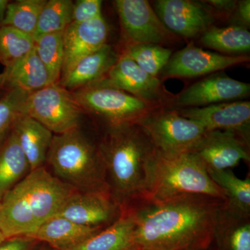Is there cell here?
Masks as SVG:
<instances>
[{
    "mask_svg": "<svg viewBox=\"0 0 250 250\" xmlns=\"http://www.w3.org/2000/svg\"><path fill=\"white\" fill-rule=\"evenodd\" d=\"M31 171L45 165L53 133L30 117L19 115L13 126Z\"/></svg>",
    "mask_w": 250,
    "mask_h": 250,
    "instance_id": "ffe728a7",
    "label": "cell"
},
{
    "mask_svg": "<svg viewBox=\"0 0 250 250\" xmlns=\"http://www.w3.org/2000/svg\"><path fill=\"white\" fill-rule=\"evenodd\" d=\"M71 93L83 112L101 118L107 127L137 124L152 111L163 107L109 87L90 85Z\"/></svg>",
    "mask_w": 250,
    "mask_h": 250,
    "instance_id": "8992f818",
    "label": "cell"
},
{
    "mask_svg": "<svg viewBox=\"0 0 250 250\" xmlns=\"http://www.w3.org/2000/svg\"><path fill=\"white\" fill-rule=\"evenodd\" d=\"M134 231L132 218L122 207L121 216L111 225L76 246L61 250H134Z\"/></svg>",
    "mask_w": 250,
    "mask_h": 250,
    "instance_id": "603a6c76",
    "label": "cell"
},
{
    "mask_svg": "<svg viewBox=\"0 0 250 250\" xmlns=\"http://www.w3.org/2000/svg\"><path fill=\"white\" fill-rule=\"evenodd\" d=\"M101 0H77L73 2L71 23H82L103 16Z\"/></svg>",
    "mask_w": 250,
    "mask_h": 250,
    "instance_id": "d6a6232c",
    "label": "cell"
},
{
    "mask_svg": "<svg viewBox=\"0 0 250 250\" xmlns=\"http://www.w3.org/2000/svg\"><path fill=\"white\" fill-rule=\"evenodd\" d=\"M206 47L223 53L243 54L250 49V33L241 26L219 28L211 26L200 38Z\"/></svg>",
    "mask_w": 250,
    "mask_h": 250,
    "instance_id": "484cf974",
    "label": "cell"
},
{
    "mask_svg": "<svg viewBox=\"0 0 250 250\" xmlns=\"http://www.w3.org/2000/svg\"><path fill=\"white\" fill-rule=\"evenodd\" d=\"M124 46L155 44L163 46L174 42L176 35L161 22L146 0H116Z\"/></svg>",
    "mask_w": 250,
    "mask_h": 250,
    "instance_id": "9c48e42d",
    "label": "cell"
},
{
    "mask_svg": "<svg viewBox=\"0 0 250 250\" xmlns=\"http://www.w3.org/2000/svg\"><path fill=\"white\" fill-rule=\"evenodd\" d=\"M5 240H6V238H5L4 235H3L2 233L0 231V244H1V243H3Z\"/></svg>",
    "mask_w": 250,
    "mask_h": 250,
    "instance_id": "74e56055",
    "label": "cell"
},
{
    "mask_svg": "<svg viewBox=\"0 0 250 250\" xmlns=\"http://www.w3.org/2000/svg\"><path fill=\"white\" fill-rule=\"evenodd\" d=\"M207 2L211 7L213 14L218 13V14H231L236 8L237 3L236 1L230 0H210V1H204Z\"/></svg>",
    "mask_w": 250,
    "mask_h": 250,
    "instance_id": "e575fe53",
    "label": "cell"
},
{
    "mask_svg": "<svg viewBox=\"0 0 250 250\" xmlns=\"http://www.w3.org/2000/svg\"><path fill=\"white\" fill-rule=\"evenodd\" d=\"M137 124L149 135L158 152L168 156L189 152L207 131L177 110L164 107L152 111Z\"/></svg>",
    "mask_w": 250,
    "mask_h": 250,
    "instance_id": "ba28073f",
    "label": "cell"
},
{
    "mask_svg": "<svg viewBox=\"0 0 250 250\" xmlns=\"http://www.w3.org/2000/svg\"><path fill=\"white\" fill-rule=\"evenodd\" d=\"M99 148L113 198L123 207L146 197L157 150L142 126L107 127Z\"/></svg>",
    "mask_w": 250,
    "mask_h": 250,
    "instance_id": "7a4b0ae2",
    "label": "cell"
},
{
    "mask_svg": "<svg viewBox=\"0 0 250 250\" xmlns=\"http://www.w3.org/2000/svg\"><path fill=\"white\" fill-rule=\"evenodd\" d=\"M77 191L45 166L30 171L0 201V231L6 239L30 236Z\"/></svg>",
    "mask_w": 250,
    "mask_h": 250,
    "instance_id": "3957f363",
    "label": "cell"
},
{
    "mask_svg": "<svg viewBox=\"0 0 250 250\" xmlns=\"http://www.w3.org/2000/svg\"><path fill=\"white\" fill-rule=\"evenodd\" d=\"M73 1L49 0L42 8L34 39L44 34L63 32L72 22Z\"/></svg>",
    "mask_w": 250,
    "mask_h": 250,
    "instance_id": "f546056e",
    "label": "cell"
},
{
    "mask_svg": "<svg viewBox=\"0 0 250 250\" xmlns=\"http://www.w3.org/2000/svg\"><path fill=\"white\" fill-rule=\"evenodd\" d=\"M103 229L83 226L66 218L55 216L27 237L43 242L55 250H61L76 246Z\"/></svg>",
    "mask_w": 250,
    "mask_h": 250,
    "instance_id": "7402d4cb",
    "label": "cell"
},
{
    "mask_svg": "<svg viewBox=\"0 0 250 250\" xmlns=\"http://www.w3.org/2000/svg\"><path fill=\"white\" fill-rule=\"evenodd\" d=\"M90 85L116 88L163 107L173 99L158 77L151 76L134 61L123 54H120L116 63L101 80Z\"/></svg>",
    "mask_w": 250,
    "mask_h": 250,
    "instance_id": "30bf717a",
    "label": "cell"
},
{
    "mask_svg": "<svg viewBox=\"0 0 250 250\" xmlns=\"http://www.w3.org/2000/svg\"><path fill=\"white\" fill-rule=\"evenodd\" d=\"M121 212V206L108 192L77 191L55 216L83 226L105 228L118 220Z\"/></svg>",
    "mask_w": 250,
    "mask_h": 250,
    "instance_id": "7c38bea8",
    "label": "cell"
},
{
    "mask_svg": "<svg viewBox=\"0 0 250 250\" xmlns=\"http://www.w3.org/2000/svg\"><path fill=\"white\" fill-rule=\"evenodd\" d=\"M32 36L10 26L0 27V62L9 66L34 49Z\"/></svg>",
    "mask_w": 250,
    "mask_h": 250,
    "instance_id": "4dcf8cb0",
    "label": "cell"
},
{
    "mask_svg": "<svg viewBox=\"0 0 250 250\" xmlns=\"http://www.w3.org/2000/svg\"><path fill=\"white\" fill-rule=\"evenodd\" d=\"M238 14L240 20L247 24L249 25L250 22V0H245L238 3Z\"/></svg>",
    "mask_w": 250,
    "mask_h": 250,
    "instance_id": "d590c367",
    "label": "cell"
},
{
    "mask_svg": "<svg viewBox=\"0 0 250 250\" xmlns=\"http://www.w3.org/2000/svg\"><path fill=\"white\" fill-rule=\"evenodd\" d=\"M83 113L71 92L59 83L29 93L21 111V114L39 122L54 135L79 128Z\"/></svg>",
    "mask_w": 250,
    "mask_h": 250,
    "instance_id": "52a82bcc",
    "label": "cell"
},
{
    "mask_svg": "<svg viewBox=\"0 0 250 250\" xmlns=\"http://www.w3.org/2000/svg\"><path fill=\"white\" fill-rule=\"evenodd\" d=\"M250 91V83L233 80L226 74L215 73L190 85L171 103L178 108L200 107L241 100Z\"/></svg>",
    "mask_w": 250,
    "mask_h": 250,
    "instance_id": "5bb4252c",
    "label": "cell"
},
{
    "mask_svg": "<svg viewBox=\"0 0 250 250\" xmlns=\"http://www.w3.org/2000/svg\"><path fill=\"white\" fill-rule=\"evenodd\" d=\"M221 199L186 195L164 200L142 198L123 206L134 224V250H207Z\"/></svg>",
    "mask_w": 250,
    "mask_h": 250,
    "instance_id": "6da1fadb",
    "label": "cell"
},
{
    "mask_svg": "<svg viewBox=\"0 0 250 250\" xmlns=\"http://www.w3.org/2000/svg\"><path fill=\"white\" fill-rule=\"evenodd\" d=\"M29 94L14 90L5 92L0 98V149L12 131L14 122L21 114L23 104Z\"/></svg>",
    "mask_w": 250,
    "mask_h": 250,
    "instance_id": "1f68e13d",
    "label": "cell"
},
{
    "mask_svg": "<svg viewBox=\"0 0 250 250\" xmlns=\"http://www.w3.org/2000/svg\"><path fill=\"white\" fill-rule=\"evenodd\" d=\"M246 55L225 56L208 52L190 44L171 56L162 70L165 78H193L215 73L249 62Z\"/></svg>",
    "mask_w": 250,
    "mask_h": 250,
    "instance_id": "2e32d148",
    "label": "cell"
},
{
    "mask_svg": "<svg viewBox=\"0 0 250 250\" xmlns=\"http://www.w3.org/2000/svg\"><path fill=\"white\" fill-rule=\"evenodd\" d=\"M36 250H51L48 248V247H47L46 246H42L40 247V248H38V249H36Z\"/></svg>",
    "mask_w": 250,
    "mask_h": 250,
    "instance_id": "f35d334b",
    "label": "cell"
},
{
    "mask_svg": "<svg viewBox=\"0 0 250 250\" xmlns=\"http://www.w3.org/2000/svg\"><path fill=\"white\" fill-rule=\"evenodd\" d=\"M176 110L184 118L201 125L206 131H233L250 143V102H227Z\"/></svg>",
    "mask_w": 250,
    "mask_h": 250,
    "instance_id": "9a60e30c",
    "label": "cell"
},
{
    "mask_svg": "<svg viewBox=\"0 0 250 250\" xmlns=\"http://www.w3.org/2000/svg\"><path fill=\"white\" fill-rule=\"evenodd\" d=\"M37 242L27 236L8 238L0 244V250H36Z\"/></svg>",
    "mask_w": 250,
    "mask_h": 250,
    "instance_id": "836d02e7",
    "label": "cell"
},
{
    "mask_svg": "<svg viewBox=\"0 0 250 250\" xmlns=\"http://www.w3.org/2000/svg\"><path fill=\"white\" fill-rule=\"evenodd\" d=\"M108 26L103 16L82 23H70L63 32L62 76L77 62L107 44Z\"/></svg>",
    "mask_w": 250,
    "mask_h": 250,
    "instance_id": "e0dca14e",
    "label": "cell"
},
{
    "mask_svg": "<svg viewBox=\"0 0 250 250\" xmlns=\"http://www.w3.org/2000/svg\"><path fill=\"white\" fill-rule=\"evenodd\" d=\"M5 92L1 91V90H0V98H1V96H2L3 95H4Z\"/></svg>",
    "mask_w": 250,
    "mask_h": 250,
    "instance_id": "ab89813d",
    "label": "cell"
},
{
    "mask_svg": "<svg viewBox=\"0 0 250 250\" xmlns=\"http://www.w3.org/2000/svg\"><path fill=\"white\" fill-rule=\"evenodd\" d=\"M250 145L233 131L213 130L206 131L189 152L207 172L228 170L236 167L242 161L250 163Z\"/></svg>",
    "mask_w": 250,
    "mask_h": 250,
    "instance_id": "8fae6325",
    "label": "cell"
},
{
    "mask_svg": "<svg viewBox=\"0 0 250 250\" xmlns=\"http://www.w3.org/2000/svg\"><path fill=\"white\" fill-rule=\"evenodd\" d=\"M9 4V1L7 0H0V27L2 25Z\"/></svg>",
    "mask_w": 250,
    "mask_h": 250,
    "instance_id": "8d00e7d4",
    "label": "cell"
},
{
    "mask_svg": "<svg viewBox=\"0 0 250 250\" xmlns=\"http://www.w3.org/2000/svg\"><path fill=\"white\" fill-rule=\"evenodd\" d=\"M186 195H206L227 202L225 192L190 152L168 156L157 151L150 187L144 198L164 200Z\"/></svg>",
    "mask_w": 250,
    "mask_h": 250,
    "instance_id": "5b68a950",
    "label": "cell"
},
{
    "mask_svg": "<svg viewBox=\"0 0 250 250\" xmlns=\"http://www.w3.org/2000/svg\"><path fill=\"white\" fill-rule=\"evenodd\" d=\"M47 0H18L9 3L1 26H10L32 36Z\"/></svg>",
    "mask_w": 250,
    "mask_h": 250,
    "instance_id": "f1b7e54d",
    "label": "cell"
},
{
    "mask_svg": "<svg viewBox=\"0 0 250 250\" xmlns=\"http://www.w3.org/2000/svg\"><path fill=\"white\" fill-rule=\"evenodd\" d=\"M155 12L171 32L186 39L202 36L215 19L211 9L190 0H159Z\"/></svg>",
    "mask_w": 250,
    "mask_h": 250,
    "instance_id": "4fadbf2b",
    "label": "cell"
},
{
    "mask_svg": "<svg viewBox=\"0 0 250 250\" xmlns=\"http://www.w3.org/2000/svg\"><path fill=\"white\" fill-rule=\"evenodd\" d=\"M121 54L134 61L151 76L157 77L170 60L172 50L155 44H137L124 46Z\"/></svg>",
    "mask_w": 250,
    "mask_h": 250,
    "instance_id": "83f0119b",
    "label": "cell"
},
{
    "mask_svg": "<svg viewBox=\"0 0 250 250\" xmlns=\"http://www.w3.org/2000/svg\"><path fill=\"white\" fill-rule=\"evenodd\" d=\"M30 171L27 157L12 129L0 149V201Z\"/></svg>",
    "mask_w": 250,
    "mask_h": 250,
    "instance_id": "cb8c5ba5",
    "label": "cell"
},
{
    "mask_svg": "<svg viewBox=\"0 0 250 250\" xmlns=\"http://www.w3.org/2000/svg\"><path fill=\"white\" fill-rule=\"evenodd\" d=\"M208 250H250V217L219 210Z\"/></svg>",
    "mask_w": 250,
    "mask_h": 250,
    "instance_id": "44dd1931",
    "label": "cell"
},
{
    "mask_svg": "<svg viewBox=\"0 0 250 250\" xmlns=\"http://www.w3.org/2000/svg\"></svg>",
    "mask_w": 250,
    "mask_h": 250,
    "instance_id": "60d3db41",
    "label": "cell"
},
{
    "mask_svg": "<svg viewBox=\"0 0 250 250\" xmlns=\"http://www.w3.org/2000/svg\"><path fill=\"white\" fill-rule=\"evenodd\" d=\"M210 179L225 192L226 208L229 211L250 217V179H241L228 170L208 172Z\"/></svg>",
    "mask_w": 250,
    "mask_h": 250,
    "instance_id": "d4e9b609",
    "label": "cell"
},
{
    "mask_svg": "<svg viewBox=\"0 0 250 250\" xmlns=\"http://www.w3.org/2000/svg\"><path fill=\"white\" fill-rule=\"evenodd\" d=\"M46 162L54 176L78 191L110 193L99 143L80 128L54 135Z\"/></svg>",
    "mask_w": 250,
    "mask_h": 250,
    "instance_id": "277c9868",
    "label": "cell"
},
{
    "mask_svg": "<svg viewBox=\"0 0 250 250\" xmlns=\"http://www.w3.org/2000/svg\"><path fill=\"white\" fill-rule=\"evenodd\" d=\"M52 83L48 71L34 49L4 67L0 73V90L4 92L21 90L31 93Z\"/></svg>",
    "mask_w": 250,
    "mask_h": 250,
    "instance_id": "d6986e66",
    "label": "cell"
},
{
    "mask_svg": "<svg viewBox=\"0 0 250 250\" xmlns=\"http://www.w3.org/2000/svg\"><path fill=\"white\" fill-rule=\"evenodd\" d=\"M63 32L44 34L34 39V51L48 71L52 83H58L62 77Z\"/></svg>",
    "mask_w": 250,
    "mask_h": 250,
    "instance_id": "4316f807",
    "label": "cell"
},
{
    "mask_svg": "<svg viewBox=\"0 0 250 250\" xmlns=\"http://www.w3.org/2000/svg\"><path fill=\"white\" fill-rule=\"evenodd\" d=\"M119 56L107 43L96 52L80 59L61 77L58 83L70 92L93 84L106 75Z\"/></svg>",
    "mask_w": 250,
    "mask_h": 250,
    "instance_id": "ac0fdd59",
    "label": "cell"
}]
</instances>
